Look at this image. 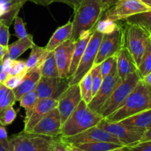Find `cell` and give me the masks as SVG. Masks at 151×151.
<instances>
[{"mask_svg": "<svg viewBox=\"0 0 151 151\" xmlns=\"http://www.w3.org/2000/svg\"><path fill=\"white\" fill-rule=\"evenodd\" d=\"M151 109V88L142 79L115 111L106 118L110 122H120L125 118Z\"/></svg>", "mask_w": 151, "mask_h": 151, "instance_id": "obj_1", "label": "cell"}, {"mask_svg": "<svg viewBox=\"0 0 151 151\" xmlns=\"http://www.w3.org/2000/svg\"><path fill=\"white\" fill-rule=\"evenodd\" d=\"M74 10L72 39L76 41L85 32L95 29L105 11L101 0H83Z\"/></svg>", "mask_w": 151, "mask_h": 151, "instance_id": "obj_2", "label": "cell"}, {"mask_svg": "<svg viewBox=\"0 0 151 151\" xmlns=\"http://www.w3.org/2000/svg\"><path fill=\"white\" fill-rule=\"evenodd\" d=\"M103 116L92 111L87 103L81 100L75 110L62 125L61 136L69 137L80 134L86 130L97 126Z\"/></svg>", "mask_w": 151, "mask_h": 151, "instance_id": "obj_3", "label": "cell"}, {"mask_svg": "<svg viewBox=\"0 0 151 151\" xmlns=\"http://www.w3.org/2000/svg\"><path fill=\"white\" fill-rule=\"evenodd\" d=\"M122 29L123 47L129 50L137 66H139L151 35L142 27L125 22L124 26L122 25Z\"/></svg>", "mask_w": 151, "mask_h": 151, "instance_id": "obj_4", "label": "cell"}, {"mask_svg": "<svg viewBox=\"0 0 151 151\" xmlns=\"http://www.w3.org/2000/svg\"><path fill=\"white\" fill-rule=\"evenodd\" d=\"M56 137L30 132H22L11 136L9 139L13 151H53Z\"/></svg>", "mask_w": 151, "mask_h": 151, "instance_id": "obj_5", "label": "cell"}, {"mask_svg": "<svg viewBox=\"0 0 151 151\" xmlns=\"http://www.w3.org/2000/svg\"><path fill=\"white\" fill-rule=\"evenodd\" d=\"M141 79L142 77L136 71L121 81L101 111L100 114L103 118L107 117L122 105Z\"/></svg>", "mask_w": 151, "mask_h": 151, "instance_id": "obj_6", "label": "cell"}, {"mask_svg": "<svg viewBox=\"0 0 151 151\" xmlns=\"http://www.w3.org/2000/svg\"><path fill=\"white\" fill-rule=\"evenodd\" d=\"M97 126L118 139L124 147H130L140 142L147 130L129 126L120 122H110L106 118H103Z\"/></svg>", "mask_w": 151, "mask_h": 151, "instance_id": "obj_7", "label": "cell"}, {"mask_svg": "<svg viewBox=\"0 0 151 151\" xmlns=\"http://www.w3.org/2000/svg\"><path fill=\"white\" fill-rule=\"evenodd\" d=\"M102 36H103L102 32L94 29L93 35L78 63L76 71L73 78L69 81V86L79 83L81 79L88 72H90L92 68L93 67Z\"/></svg>", "mask_w": 151, "mask_h": 151, "instance_id": "obj_8", "label": "cell"}, {"mask_svg": "<svg viewBox=\"0 0 151 151\" xmlns=\"http://www.w3.org/2000/svg\"><path fill=\"white\" fill-rule=\"evenodd\" d=\"M122 47V25L118 24V25L113 30L103 34L102 41L99 44L94 66L99 65L103 60L108 58L116 55L117 53Z\"/></svg>", "mask_w": 151, "mask_h": 151, "instance_id": "obj_9", "label": "cell"}, {"mask_svg": "<svg viewBox=\"0 0 151 151\" xmlns=\"http://www.w3.org/2000/svg\"><path fill=\"white\" fill-rule=\"evenodd\" d=\"M121 82V79L118 76L117 64H115L109 75L103 79L99 91L93 96L92 100L88 104L89 108L93 111L100 114L104 105Z\"/></svg>", "mask_w": 151, "mask_h": 151, "instance_id": "obj_10", "label": "cell"}, {"mask_svg": "<svg viewBox=\"0 0 151 151\" xmlns=\"http://www.w3.org/2000/svg\"><path fill=\"white\" fill-rule=\"evenodd\" d=\"M151 10L142 0H118L110 8L103 13L102 16L114 22L124 20L138 13Z\"/></svg>", "mask_w": 151, "mask_h": 151, "instance_id": "obj_11", "label": "cell"}, {"mask_svg": "<svg viewBox=\"0 0 151 151\" xmlns=\"http://www.w3.org/2000/svg\"><path fill=\"white\" fill-rule=\"evenodd\" d=\"M57 100V108L61 115L62 124H63L82 100L78 83L69 86Z\"/></svg>", "mask_w": 151, "mask_h": 151, "instance_id": "obj_12", "label": "cell"}, {"mask_svg": "<svg viewBox=\"0 0 151 151\" xmlns=\"http://www.w3.org/2000/svg\"><path fill=\"white\" fill-rule=\"evenodd\" d=\"M63 139L66 142L71 145H78L87 142H107L115 143L122 145L118 139L98 126L90 128L80 134L69 137H63Z\"/></svg>", "mask_w": 151, "mask_h": 151, "instance_id": "obj_13", "label": "cell"}, {"mask_svg": "<svg viewBox=\"0 0 151 151\" xmlns=\"http://www.w3.org/2000/svg\"><path fill=\"white\" fill-rule=\"evenodd\" d=\"M61 115L57 107L48 112L36 125L30 133L56 137L61 136L62 133Z\"/></svg>", "mask_w": 151, "mask_h": 151, "instance_id": "obj_14", "label": "cell"}, {"mask_svg": "<svg viewBox=\"0 0 151 151\" xmlns=\"http://www.w3.org/2000/svg\"><path fill=\"white\" fill-rule=\"evenodd\" d=\"M75 43L76 41L71 38L64 42L53 50L59 77L62 79L68 80L70 67L75 48Z\"/></svg>", "mask_w": 151, "mask_h": 151, "instance_id": "obj_15", "label": "cell"}, {"mask_svg": "<svg viewBox=\"0 0 151 151\" xmlns=\"http://www.w3.org/2000/svg\"><path fill=\"white\" fill-rule=\"evenodd\" d=\"M58 100L56 98L39 99L29 117L24 121L23 131L30 132L36 125L54 108L57 107Z\"/></svg>", "mask_w": 151, "mask_h": 151, "instance_id": "obj_16", "label": "cell"}, {"mask_svg": "<svg viewBox=\"0 0 151 151\" xmlns=\"http://www.w3.org/2000/svg\"><path fill=\"white\" fill-rule=\"evenodd\" d=\"M65 80L67 79L41 76L36 88L38 99L56 98L55 95L59 91Z\"/></svg>", "mask_w": 151, "mask_h": 151, "instance_id": "obj_17", "label": "cell"}, {"mask_svg": "<svg viewBox=\"0 0 151 151\" xmlns=\"http://www.w3.org/2000/svg\"><path fill=\"white\" fill-rule=\"evenodd\" d=\"M41 78V74L39 67L28 70L20 85L13 89L16 101H19L24 94L36 89Z\"/></svg>", "mask_w": 151, "mask_h": 151, "instance_id": "obj_18", "label": "cell"}, {"mask_svg": "<svg viewBox=\"0 0 151 151\" xmlns=\"http://www.w3.org/2000/svg\"><path fill=\"white\" fill-rule=\"evenodd\" d=\"M116 64L118 76L121 81L125 79L129 75L138 71V66L134 59L129 50L124 47L116 54Z\"/></svg>", "mask_w": 151, "mask_h": 151, "instance_id": "obj_19", "label": "cell"}, {"mask_svg": "<svg viewBox=\"0 0 151 151\" xmlns=\"http://www.w3.org/2000/svg\"><path fill=\"white\" fill-rule=\"evenodd\" d=\"M28 0H0V21L10 27Z\"/></svg>", "mask_w": 151, "mask_h": 151, "instance_id": "obj_20", "label": "cell"}, {"mask_svg": "<svg viewBox=\"0 0 151 151\" xmlns=\"http://www.w3.org/2000/svg\"><path fill=\"white\" fill-rule=\"evenodd\" d=\"M93 31H94V29L85 32L78 40L76 41L75 48H74L73 54V58L72 61H71L70 67L69 77H68L69 81L73 78L76 71L78 63H79L81 57H82L83 54H84V51H85V49L87 47V44H88L90 38H91L92 35H93Z\"/></svg>", "mask_w": 151, "mask_h": 151, "instance_id": "obj_21", "label": "cell"}, {"mask_svg": "<svg viewBox=\"0 0 151 151\" xmlns=\"http://www.w3.org/2000/svg\"><path fill=\"white\" fill-rule=\"evenodd\" d=\"M73 33V23L72 22H68L65 25L57 28L51 38L49 40L45 48L49 52L53 51L56 47H59L64 42L72 38Z\"/></svg>", "mask_w": 151, "mask_h": 151, "instance_id": "obj_22", "label": "cell"}, {"mask_svg": "<svg viewBox=\"0 0 151 151\" xmlns=\"http://www.w3.org/2000/svg\"><path fill=\"white\" fill-rule=\"evenodd\" d=\"M33 44V36L28 34V36L23 38H19L13 44L8 45V51L4 58H7L11 60H16L26 50L32 48Z\"/></svg>", "mask_w": 151, "mask_h": 151, "instance_id": "obj_23", "label": "cell"}, {"mask_svg": "<svg viewBox=\"0 0 151 151\" xmlns=\"http://www.w3.org/2000/svg\"><path fill=\"white\" fill-rule=\"evenodd\" d=\"M120 122L135 128L147 129L151 125V109L125 118L120 121Z\"/></svg>", "mask_w": 151, "mask_h": 151, "instance_id": "obj_24", "label": "cell"}, {"mask_svg": "<svg viewBox=\"0 0 151 151\" xmlns=\"http://www.w3.org/2000/svg\"><path fill=\"white\" fill-rule=\"evenodd\" d=\"M49 51L45 47H40L34 44L31 48L30 54L26 61L27 69L30 70L34 68L41 67L47 58Z\"/></svg>", "mask_w": 151, "mask_h": 151, "instance_id": "obj_25", "label": "cell"}, {"mask_svg": "<svg viewBox=\"0 0 151 151\" xmlns=\"http://www.w3.org/2000/svg\"><path fill=\"white\" fill-rule=\"evenodd\" d=\"M42 77L60 78L53 51L49 52L47 58L40 67Z\"/></svg>", "mask_w": 151, "mask_h": 151, "instance_id": "obj_26", "label": "cell"}, {"mask_svg": "<svg viewBox=\"0 0 151 151\" xmlns=\"http://www.w3.org/2000/svg\"><path fill=\"white\" fill-rule=\"evenodd\" d=\"M84 151H109L118 147H124L122 145L115 144L107 142H87L82 144L73 145Z\"/></svg>", "mask_w": 151, "mask_h": 151, "instance_id": "obj_27", "label": "cell"}, {"mask_svg": "<svg viewBox=\"0 0 151 151\" xmlns=\"http://www.w3.org/2000/svg\"><path fill=\"white\" fill-rule=\"evenodd\" d=\"M123 21L142 27L151 35V10L133 15Z\"/></svg>", "mask_w": 151, "mask_h": 151, "instance_id": "obj_28", "label": "cell"}, {"mask_svg": "<svg viewBox=\"0 0 151 151\" xmlns=\"http://www.w3.org/2000/svg\"><path fill=\"white\" fill-rule=\"evenodd\" d=\"M38 100L39 99H38V94H37L36 90V89L24 94L21 97V99L19 100L20 106L24 108L25 110V116L24 121L26 120L29 117L30 115L31 114L34 107L36 106V103H38Z\"/></svg>", "mask_w": 151, "mask_h": 151, "instance_id": "obj_29", "label": "cell"}, {"mask_svg": "<svg viewBox=\"0 0 151 151\" xmlns=\"http://www.w3.org/2000/svg\"><path fill=\"white\" fill-rule=\"evenodd\" d=\"M138 72L142 78L151 72V35L148 39L142 60L138 66Z\"/></svg>", "mask_w": 151, "mask_h": 151, "instance_id": "obj_30", "label": "cell"}, {"mask_svg": "<svg viewBox=\"0 0 151 151\" xmlns=\"http://www.w3.org/2000/svg\"><path fill=\"white\" fill-rule=\"evenodd\" d=\"M80 87V91L82 100L87 103H90L93 99V88H92V81L91 75L90 72H88L84 78L81 79L78 83Z\"/></svg>", "mask_w": 151, "mask_h": 151, "instance_id": "obj_31", "label": "cell"}, {"mask_svg": "<svg viewBox=\"0 0 151 151\" xmlns=\"http://www.w3.org/2000/svg\"><path fill=\"white\" fill-rule=\"evenodd\" d=\"M16 101L13 90L1 84L0 86V112L8 106H13Z\"/></svg>", "mask_w": 151, "mask_h": 151, "instance_id": "obj_32", "label": "cell"}, {"mask_svg": "<svg viewBox=\"0 0 151 151\" xmlns=\"http://www.w3.org/2000/svg\"><path fill=\"white\" fill-rule=\"evenodd\" d=\"M90 75H91V81H92V88H93V96L97 93L100 88L101 85L103 81V77L101 72L100 66L96 65L93 66L91 70L90 71Z\"/></svg>", "mask_w": 151, "mask_h": 151, "instance_id": "obj_33", "label": "cell"}, {"mask_svg": "<svg viewBox=\"0 0 151 151\" xmlns=\"http://www.w3.org/2000/svg\"><path fill=\"white\" fill-rule=\"evenodd\" d=\"M16 116H17V114H16V111H15V109H13V106H10L5 108L0 112L1 124L4 126L10 125L16 119Z\"/></svg>", "mask_w": 151, "mask_h": 151, "instance_id": "obj_34", "label": "cell"}, {"mask_svg": "<svg viewBox=\"0 0 151 151\" xmlns=\"http://www.w3.org/2000/svg\"><path fill=\"white\" fill-rule=\"evenodd\" d=\"M26 73L27 72L16 75H8L7 77V78L4 80L2 84L5 86L7 88H10V89H15L16 87H18L20 85V83H22V80H23L24 77H25Z\"/></svg>", "mask_w": 151, "mask_h": 151, "instance_id": "obj_35", "label": "cell"}, {"mask_svg": "<svg viewBox=\"0 0 151 151\" xmlns=\"http://www.w3.org/2000/svg\"><path fill=\"white\" fill-rule=\"evenodd\" d=\"M115 64H116V55L112 56V57L105 59L99 64L103 79L109 75V73L111 72V70Z\"/></svg>", "mask_w": 151, "mask_h": 151, "instance_id": "obj_36", "label": "cell"}, {"mask_svg": "<svg viewBox=\"0 0 151 151\" xmlns=\"http://www.w3.org/2000/svg\"><path fill=\"white\" fill-rule=\"evenodd\" d=\"M14 29L15 35L18 38H23L28 35L23 19L18 16L14 19Z\"/></svg>", "mask_w": 151, "mask_h": 151, "instance_id": "obj_37", "label": "cell"}, {"mask_svg": "<svg viewBox=\"0 0 151 151\" xmlns=\"http://www.w3.org/2000/svg\"><path fill=\"white\" fill-rule=\"evenodd\" d=\"M28 72L26 61L25 60H13L9 75H16Z\"/></svg>", "mask_w": 151, "mask_h": 151, "instance_id": "obj_38", "label": "cell"}, {"mask_svg": "<svg viewBox=\"0 0 151 151\" xmlns=\"http://www.w3.org/2000/svg\"><path fill=\"white\" fill-rule=\"evenodd\" d=\"M9 38H10L9 27L0 21V44L8 48Z\"/></svg>", "mask_w": 151, "mask_h": 151, "instance_id": "obj_39", "label": "cell"}, {"mask_svg": "<svg viewBox=\"0 0 151 151\" xmlns=\"http://www.w3.org/2000/svg\"><path fill=\"white\" fill-rule=\"evenodd\" d=\"M70 144L63 139L62 136L56 137L53 146V151H69Z\"/></svg>", "mask_w": 151, "mask_h": 151, "instance_id": "obj_40", "label": "cell"}, {"mask_svg": "<svg viewBox=\"0 0 151 151\" xmlns=\"http://www.w3.org/2000/svg\"><path fill=\"white\" fill-rule=\"evenodd\" d=\"M0 142L2 143L3 145L6 147V149L8 151H13L11 143H10V139H8L5 126L2 125H0Z\"/></svg>", "mask_w": 151, "mask_h": 151, "instance_id": "obj_41", "label": "cell"}, {"mask_svg": "<svg viewBox=\"0 0 151 151\" xmlns=\"http://www.w3.org/2000/svg\"><path fill=\"white\" fill-rule=\"evenodd\" d=\"M127 151H151V141L142 142L130 147H125Z\"/></svg>", "mask_w": 151, "mask_h": 151, "instance_id": "obj_42", "label": "cell"}, {"mask_svg": "<svg viewBox=\"0 0 151 151\" xmlns=\"http://www.w3.org/2000/svg\"><path fill=\"white\" fill-rule=\"evenodd\" d=\"M82 1L83 0H53V2L65 3L76 10L80 5Z\"/></svg>", "mask_w": 151, "mask_h": 151, "instance_id": "obj_43", "label": "cell"}, {"mask_svg": "<svg viewBox=\"0 0 151 151\" xmlns=\"http://www.w3.org/2000/svg\"><path fill=\"white\" fill-rule=\"evenodd\" d=\"M13 60L10 58H4L2 60V70L4 72L7 73L9 75V72H10V69H11L12 63H13Z\"/></svg>", "mask_w": 151, "mask_h": 151, "instance_id": "obj_44", "label": "cell"}, {"mask_svg": "<svg viewBox=\"0 0 151 151\" xmlns=\"http://www.w3.org/2000/svg\"><path fill=\"white\" fill-rule=\"evenodd\" d=\"M117 1H118V0H101V2H102L104 11H105V10H107V9L113 7V6L117 2Z\"/></svg>", "mask_w": 151, "mask_h": 151, "instance_id": "obj_45", "label": "cell"}, {"mask_svg": "<svg viewBox=\"0 0 151 151\" xmlns=\"http://www.w3.org/2000/svg\"><path fill=\"white\" fill-rule=\"evenodd\" d=\"M28 1H30L32 2L35 3V4L42 6L49 5V4L53 2V0H28Z\"/></svg>", "mask_w": 151, "mask_h": 151, "instance_id": "obj_46", "label": "cell"}, {"mask_svg": "<svg viewBox=\"0 0 151 151\" xmlns=\"http://www.w3.org/2000/svg\"><path fill=\"white\" fill-rule=\"evenodd\" d=\"M147 141H151V127L150 128H147V129L145 131L144 134L143 135V137H142L140 142Z\"/></svg>", "mask_w": 151, "mask_h": 151, "instance_id": "obj_47", "label": "cell"}, {"mask_svg": "<svg viewBox=\"0 0 151 151\" xmlns=\"http://www.w3.org/2000/svg\"><path fill=\"white\" fill-rule=\"evenodd\" d=\"M142 80L143 81V82L147 86L151 88V72L150 73H148L147 75H145L144 77H143L142 78Z\"/></svg>", "mask_w": 151, "mask_h": 151, "instance_id": "obj_48", "label": "cell"}, {"mask_svg": "<svg viewBox=\"0 0 151 151\" xmlns=\"http://www.w3.org/2000/svg\"><path fill=\"white\" fill-rule=\"evenodd\" d=\"M7 51H8V48L4 47V46L0 44V60H2L4 58V56L7 53Z\"/></svg>", "mask_w": 151, "mask_h": 151, "instance_id": "obj_49", "label": "cell"}, {"mask_svg": "<svg viewBox=\"0 0 151 151\" xmlns=\"http://www.w3.org/2000/svg\"><path fill=\"white\" fill-rule=\"evenodd\" d=\"M69 151H84L81 149H80L79 147H78L77 146L73 145H71L70 144V149Z\"/></svg>", "mask_w": 151, "mask_h": 151, "instance_id": "obj_50", "label": "cell"}, {"mask_svg": "<svg viewBox=\"0 0 151 151\" xmlns=\"http://www.w3.org/2000/svg\"><path fill=\"white\" fill-rule=\"evenodd\" d=\"M142 2L151 10V0H142Z\"/></svg>", "mask_w": 151, "mask_h": 151, "instance_id": "obj_51", "label": "cell"}, {"mask_svg": "<svg viewBox=\"0 0 151 151\" xmlns=\"http://www.w3.org/2000/svg\"><path fill=\"white\" fill-rule=\"evenodd\" d=\"M109 151H127V150H126L125 147H118V148L113 149V150H111Z\"/></svg>", "mask_w": 151, "mask_h": 151, "instance_id": "obj_52", "label": "cell"}, {"mask_svg": "<svg viewBox=\"0 0 151 151\" xmlns=\"http://www.w3.org/2000/svg\"><path fill=\"white\" fill-rule=\"evenodd\" d=\"M0 151H8L6 149V147L3 145L2 143L1 142H0Z\"/></svg>", "mask_w": 151, "mask_h": 151, "instance_id": "obj_53", "label": "cell"}, {"mask_svg": "<svg viewBox=\"0 0 151 151\" xmlns=\"http://www.w3.org/2000/svg\"><path fill=\"white\" fill-rule=\"evenodd\" d=\"M1 84H2V83H0V86H1Z\"/></svg>", "mask_w": 151, "mask_h": 151, "instance_id": "obj_54", "label": "cell"}, {"mask_svg": "<svg viewBox=\"0 0 151 151\" xmlns=\"http://www.w3.org/2000/svg\"><path fill=\"white\" fill-rule=\"evenodd\" d=\"M0 125H1V121H0Z\"/></svg>", "mask_w": 151, "mask_h": 151, "instance_id": "obj_55", "label": "cell"}, {"mask_svg": "<svg viewBox=\"0 0 151 151\" xmlns=\"http://www.w3.org/2000/svg\"><path fill=\"white\" fill-rule=\"evenodd\" d=\"M2 60H3V59H2ZM1 60H0V61H1Z\"/></svg>", "mask_w": 151, "mask_h": 151, "instance_id": "obj_56", "label": "cell"}, {"mask_svg": "<svg viewBox=\"0 0 151 151\" xmlns=\"http://www.w3.org/2000/svg\"><path fill=\"white\" fill-rule=\"evenodd\" d=\"M150 127H151V125H150Z\"/></svg>", "mask_w": 151, "mask_h": 151, "instance_id": "obj_57", "label": "cell"}]
</instances>
